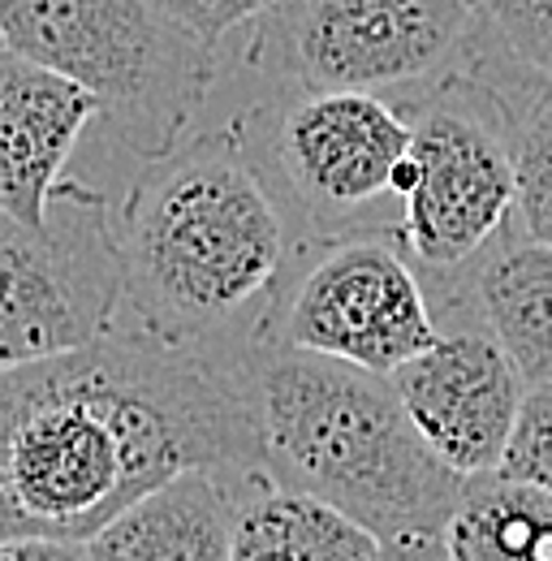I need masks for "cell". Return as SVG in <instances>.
I'll list each match as a JSON object with an SVG mask.
<instances>
[{"instance_id": "cell-7", "label": "cell", "mask_w": 552, "mask_h": 561, "mask_svg": "<svg viewBox=\"0 0 552 561\" xmlns=\"http://www.w3.org/2000/svg\"><path fill=\"white\" fill-rule=\"evenodd\" d=\"M475 22V0H276L246 57L298 91H427L467 66Z\"/></svg>"}, {"instance_id": "cell-2", "label": "cell", "mask_w": 552, "mask_h": 561, "mask_svg": "<svg viewBox=\"0 0 552 561\" xmlns=\"http://www.w3.org/2000/svg\"><path fill=\"white\" fill-rule=\"evenodd\" d=\"M117 247L138 329L225 371L264 346L311 238L246 147L216 130L147 160Z\"/></svg>"}, {"instance_id": "cell-1", "label": "cell", "mask_w": 552, "mask_h": 561, "mask_svg": "<svg viewBox=\"0 0 552 561\" xmlns=\"http://www.w3.org/2000/svg\"><path fill=\"white\" fill-rule=\"evenodd\" d=\"M260 476L255 423L225 371L113 329L0 371V540H91L177 476Z\"/></svg>"}, {"instance_id": "cell-15", "label": "cell", "mask_w": 552, "mask_h": 561, "mask_svg": "<svg viewBox=\"0 0 552 561\" xmlns=\"http://www.w3.org/2000/svg\"><path fill=\"white\" fill-rule=\"evenodd\" d=\"M445 540L453 561H552V492L505 471L475 476Z\"/></svg>"}, {"instance_id": "cell-9", "label": "cell", "mask_w": 552, "mask_h": 561, "mask_svg": "<svg viewBox=\"0 0 552 561\" xmlns=\"http://www.w3.org/2000/svg\"><path fill=\"white\" fill-rule=\"evenodd\" d=\"M440 316L398 229L311 242L294 264L264 346L324 354L376 376L440 342Z\"/></svg>"}, {"instance_id": "cell-8", "label": "cell", "mask_w": 552, "mask_h": 561, "mask_svg": "<svg viewBox=\"0 0 552 561\" xmlns=\"http://www.w3.org/2000/svg\"><path fill=\"white\" fill-rule=\"evenodd\" d=\"M122 302L117 216L104 191L66 178L44 225L0 211V371L100 342Z\"/></svg>"}, {"instance_id": "cell-17", "label": "cell", "mask_w": 552, "mask_h": 561, "mask_svg": "<svg viewBox=\"0 0 552 561\" xmlns=\"http://www.w3.org/2000/svg\"><path fill=\"white\" fill-rule=\"evenodd\" d=\"M480 22L462 70L518 73L552 87V0H475Z\"/></svg>"}, {"instance_id": "cell-21", "label": "cell", "mask_w": 552, "mask_h": 561, "mask_svg": "<svg viewBox=\"0 0 552 561\" xmlns=\"http://www.w3.org/2000/svg\"><path fill=\"white\" fill-rule=\"evenodd\" d=\"M380 561H453V553L445 531H423V536L380 540Z\"/></svg>"}, {"instance_id": "cell-14", "label": "cell", "mask_w": 552, "mask_h": 561, "mask_svg": "<svg viewBox=\"0 0 552 561\" xmlns=\"http://www.w3.org/2000/svg\"><path fill=\"white\" fill-rule=\"evenodd\" d=\"M229 561H380V536L307 492L251 476L238 484Z\"/></svg>"}, {"instance_id": "cell-19", "label": "cell", "mask_w": 552, "mask_h": 561, "mask_svg": "<svg viewBox=\"0 0 552 561\" xmlns=\"http://www.w3.org/2000/svg\"><path fill=\"white\" fill-rule=\"evenodd\" d=\"M164 13H173L186 31H195L204 44H220L229 31L264 18L276 0H156Z\"/></svg>"}, {"instance_id": "cell-6", "label": "cell", "mask_w": 552, "mask_h": 561, "mask_svg": "<svg viewBox=\"0 0 552 561\" xmlns=\"http://www.w3.org/2000/svg\"><path fill=\"white\" fill-rule=\"evenodd\" d=\"M414 186L398 238L432 285L462 280L514 233L518 164L505 95L471 70H453L411 104Z\"/></svg>"}, {"instance_id": "cell-11", "label": "cell", "mask_w": 552, "mask_h": 561, "mask_svg": "<svg viewBox=\"0 0 552 561\" xmlns=\"http://www.w3.org/2000/svg\"><path fill=\"white\" fill-rule=\"evenodd\" d=\"M100 122L95 95L61 73L0 48V211L44 225L53 191L66 182L78 135Z\"/></svg>"}, {"instance_id": "cell-12", "label": "cell", "mask_w": 552, "mask_h": 561, "mask_svg": "<svg viewBox=\"0 0 552 561\" xmlns=\"http://www.w3.org/2000/svg\"><path fill=\"white\" fill-rule=\"evenodd\" d=\"M238 484L211 471L177 476L87 540V561H229Z\"/></svg>"}, {"instance_id": "cell-16", "label": "cell", "mask_w": 552, "mask_h": 561, "mask_svg": "<svg viewBox=\"0 0 552 561\" xmlns=\"http://www.w3.org/2000/svg\"><path fill=\"white\" fill-rule=\"evenodd\" d=\"M475 73V70H471ZM514 113V164H518V216L514 229L552 247V87L518 73H480Z\"/></svg>"}, {"instance_id": "cell-18", "label": "cell", "mask_w": 552, "mask_h": 561, "mask_svg": "<svg viewBox=\"0 0 552 561\" xmlns=\"http://www.w3.org/2000/svg\"><path fill=\"white\" fill-rule=\"evenodd\" d=\"M501 471L552 492V385H540L527 393L522 420H518V432L509 440Z\"/></svg>"}, {"instance_id": "cell-4", "label": "cell", "mask_w": 552, "mask_h": 561, "mask_svg": "<svg viewBox=\"0 0 552 561\" xmlns=\"http://www.w3.org/2000/svg\"><path fill=\"white\" fill-rule=\"evenodd\" d=\"M0 48L61 73L142 160L182 147L216 87V48L156 0H0Z\"/></svg>"}, {"instance_id": "cell-20", "label": "cell", "mask_w": 552, "mask_h": 561, "mask_svg": "<svg viewBox=\"0 0 552 561\" xmlns=\"http://www.w3.org/2000/svg\"><path fill=\"white\" fill-rule=\"evenodd\" d=\"M0 561H87L82 540H0Z\"/></svg>"}, {"instance_id": "cell-5", "label": "cell", "mask_w": 552, "mask_h": 561, "mask_svg": "<svg viewBox=\"0 0 552 561\" xmlns=\"http://www.w3.org/2000/svg\"><path fill=\"white\" fill-rule=\"evenodd\" d=\"M225 130L268 173L311 242L398 229V169L414 135L384 95L298 91L238 113Z\"/></svg>"}, {"instance_id": "cell-10", "label": "cell", "mask_w": 552, "mask_h": 561, "mask_svg": "<svg viewBox=\"0 0 552 561\" xmlns=\"http://www.w3.org/2000/svg\"><path fill=\"white\" fill-rule=\"evenodd\" d=\"M418 436L462 480L501 471L531 385L483 324H453L389 376Z\"/></svg>"}, {"instance_id": "cell-13", "label": "cell", "mask_w": 552, "mask_h": 561, "mask_svg": "<svg viewBox=\"0 0 552 561\" xmlns=\"http://www.w3.org/2000/svg\"><path fill=\"white\" fill-rule=\"evenodd\" d=\"M475 316L531 389L552 385V247L518 229L501 238L462 277V298L449 307ZM445 320V316H440Z\"/></svg>"}, {"instance_id": "cell-3", "label": "cell", "mask_w": 552, "mask_h": 561, "mask_svg": "<svg viewBox=\"0 0 552 561\" xmlns=\"http://www.w3.org/2000/svg\"><path fill=\"white\" fill-rule=\"evenodd\" d=\"M255 423L260 476L349 514L380 540L445 531L467 480L418 436L389 376L260 346L225 367Z\"/></svg>"}]
</instances>
